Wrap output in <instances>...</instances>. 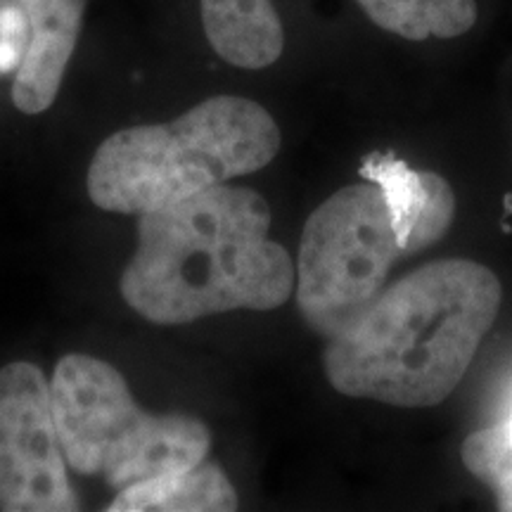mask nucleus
Instances as JSON below:
<instances>
[{
	"label": "nucleus",
	"instance_id": "nucleus-1",
	"mask_svg": "<svg viewBox=\"0 0 512 512\" xmlns=\"http://www.w3.org/2000/svg\"><path fill=\"white\" fill-rule=\"evenodd\" d=\"M268 228L264 197L226 183L145 211L136 254L121 273V297L155 325L278 309L294 292L297 273Z\"/></svg>",
	"mask_w": 512,
	"mask_h": 512
},
{
	"label": "nucleus",
	"instance_id": "nucleus-2",
	"mask_svg": "<svg viewBox=\"0 0 512 512\" xmlns=\"http://www.w3.org/2000/svg\"><path fill=\"white\" fill-rule=\"evenodd\" d=\"M501 299L491 268L470 259L432 261L382 290L330 337L325 375L354 399L437 406L475 361Z\"/></svg>",
	"mask_w": 512,
	"mask_h": 512
},
{
	"label": "nucleus",
	"instance_id": "nucleus-3",
	"mask_svg": "<svg viewBox=\"0 0 512 512\" xmlns=\"http://www.w3.org/2000/svg\"><path fill=\"white\" fill-rule=\"evenodd\" d=\"M280 128L259 102L216 95L171 124L128 126L98 147L88 197L112 214L140 216L264 169Z\"/></svg>",
	"mask_w": 512,
	"mask_h": 512
},
{
	"label": "nucleus",
	"instance_id": "nucleus-4",
	"mask_svg": "<svg viewBox=\"0 0 512 512\" xmlns=\"http://www.w3.org/2000/svg\"><path fill=\"white\" fill-rule=\"evenodd\" d=\"M50 396L64 460L83 477L126 489L207 460L211 434L204 422L181 413H145L124 375L100 358L62 356Z\"/></svg>",
	"mask_w": 512,
	"mask_h": 512
},
{
	"label": "nucleus",
	"instance_id": "nucleus-5",
	"mask_svg": "<svg viewBox=\"0 0 512 512\" xmlns=\"http://www.w3.org/2000/svg\"><path fill=\"white\" fill-rule=\"evenodd\" d=\"M401 254L387 200L373 181L330 195L304 223L297 306L313 332L337 335L382 292Z\"/></svg>",
	"mask_w": 512,
	"mask_h": 512
},
{
	"label": "nucleus",
	"instance_id": "nucleus-6",
	"mask_svg": "<svg viewBox=\"0 0 512 512\" xmlns=\"http://www.w3.org/2000/svg\"><path fill=\"white\" fill-rule=\"evenodd\" d=\"M67 467L46 375L34 363H8L0 368V510H79Z\"/></svg>",
	"mask_w": 512,
	"mask_h": 512
},
{
	"label": "nucleus",
	"instance_id": "nucleus-7",
	"mask_svg": "<svg viewBox=\"0 0 512 512\" xmlns=\"http://www.w3.org/2000/svg\"><path fill=\"white\" fill-rule=\"evenodd\" d=\"M88 0H0V74H15L12 102L41 114L60 93Z\"/></svg>",
	"mask_w": 512,
	"mask_h": 512
},
{
	"label": "nucleus",
	"instance_id": "nucleus-8",
	"mask_svg": "<svg viewBox=\"0 0 512 512\" xmlns=\"http://www.w3.org/2000/svg\"><path fill=\"white\" fill-rule=\"evenodd\" d=\"M361 176L382 190L401 254L432 247L451 228L456 195L441 176L415 171L389 152H373L363 159Z\"/></svg>",
	"mask_w": 512,
	"mask_h": 512
},
{
	"label": "nucleus",
	"instance_id": "nucleus-9",
	"mask_svg": "<svg viewBox=\"0 0 512 512\" xmlns=\"http://www.w3.org/2000/svg\"><path fill=\"white\" fill-rule=\"evenodd\" d=\"M214 53L242 69H264L283 55V19L273 0H200Z\"/></svg>",
	"mask_w": 512,
	"mask_h": 512
},
{
	"label": "nucleus",
	"instance_id": "nucleus-10",
	"mask_svg": "<svg viewBox=\"0 0 512 512\" xmlns=\"http://www.w3.org/2000/svg\"><path fill=\"white\" fill-rule=\"evenodd\" d=\"M240 498L214 463L162 475L119 489L110 512H230Z\"/></svg>",
	"mask_w": 512,
	"mask_h": 512
},
{
	"label": "nucleus",
	"instance_id": "nucleus-11",
	"mask_svg": "<svg viewBox=\"0 0 512 512\" xmlns=\"http://www.w3.org/2000/svg\"><path fill=\"white\" fill-rule=\"evenodd\" d=\"M377 27L408 41L456 38L475 27V0H358Z\"/></svg>",
	"mask_w": 512,
	"mask_h": 512
},
{
	"label": "nucleus",
	"instance_id": "nucleus-12",
	"mask_svg": "<svg viewBox=\"0 0 512 512\" xmlns=\"http://www.w3.org/2000/svg\"><path fill=\"white\" fill-rule=\"evenodd\" d=\"M460 458L472 475L494 491L512 484V418L472 432L463 441Z\"/></svg>",
	"mask_w": 512,
	"mask_h": 512
},
{
	"label": "nucleus",
	"instance_id": "nucleus-13",
	"mask_svg": "<svg viewBox=\"0 0 512 512\" xmlns=\"http://www.w3.org/2000/svg\"><path fill=\"white\" fill-rule=\"evenodd\" d=\"M496 498H498V510L512 512V484L503 486V489H498Z\"/></svg>",
	"mask_w": 512,
	"mask_h": 512
},
{
	"label": "nucleus",
	"instance_id": "nucleus-14",
	"mask_svg": "<svg viewBox=\"0 0 512 512\" xmlns=\"http://www.w3.org/2000/svg\"><path fill=\"white\" fill-rule=\"evenodd\" d=\"M503 418H512V380H510V387L505 389V396H503Z\"/></svg>",
	"mask_w": 512,
	"mask_h": 512
}]
</instances>
